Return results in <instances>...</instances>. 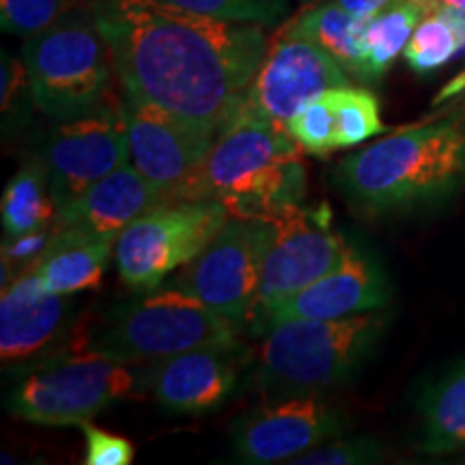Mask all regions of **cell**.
<instances>
[{
	"instance_id": "6da1fadb",
	"label": "cell",
	"mask_w": 465,
	"mask_h": 465,
	"mask_svg": "<svg viewBox=\"0 0 465 465\" xmlns=\"http://www.w3.org/2000/svg\"><path fill=\"white\" fill-rule=\"evenodd\" d=\"M95 22L125 97L216 134L246 106L270 48L263 25L162 0H102Z\"/></svg>"
},
{
	"instance_id": "7a4b0ae2",
	"label": "cell",
	"mask_w": 465,
	"mask_h": 465,
	"mask_svg": "<svg viewBox=\"0 0 465 465\" xmlns=\"http://www.w3.org/2000/svg\"><path fill=\"white\" fill-rule=\"evenodd\" d=\"M336 185L366 213H401L465 188V114L394 132L336 168Z\"/></svg>"
},
{
	"instance_id": "3957f363",
	"label": "cell",
	"mask_w": 465,
	"mask_h": 465,
	"mask_svg": "<svg viewBox=\"0 0 465 465\" xmlns=\"http://www.w3.org/2000/svg\"><path fill=\"white\" fill-rule=\"evenodd\" d=\"M306 196L302 147L287 125L243 106L171 201H220L231 216L265 218Z\"/></svg>"
},
{
	"instance_id": "277c9868",
	"label": "cell",
	"mask_w": 465,
	"mask_h": 465,
	"mask_svg": "<svg viewBox=\"0 0 465 465\" xmlns=\"http://www.w3.org/2000/svg\"><path fill=\"white\" fill-rule=\"evenodd\" d=\"M375 312L342 319H293L265 332L257 356L259 392L270 399L319 394L351 380L386 332Z\"/></svg>"
},
{
	"instance_id": "5b68a950",
	"label": "cell",
	"mask_w": 465,
	"mask_h": 465,
	"mask_svg": "<svg viewBox=\"0 0 465 465\" xmlns=\"http://www.w3.org/2000/svg\"><path fill=\"white\" fill-rule=\"evenodd\" d=\"M229 319L182 289L166 287L110 312L93 334L78 339L75 351H89L116 362H155L207 345L237 341Z\"/></svg>"
},
{
	"instance_id": "8992f818",
	"label": "cell",
	"mask_w": 465,
	"mask_h": 465,
	"mask_svg": "<svg viewBox=\"0 0 465 465\" xmlns=\"http://www.w3.org/2000/svg\"><path fill=\"white\" fill-rule=\"evenodd\" d=\"M22 61L33 104L50 119H78L104 108L113 56L95 17L67 11L45 31L26 37Z\"/></svg>"
},
{
	"instance_id": "52a82bcc",
	"label": "cell",
	"mask_w": 465,
	"mask_h": 465,
	"mask_svg": "<svg viewBox=\"0 0 465 465\" xmlns=\"http://www.w3.org/2000/svg\"><path fill=\"white\" fill-rule=\"evenodd\" d=\"M138 388L132 366L89 351L37 362L15 386L9 411L45 427H83Z\"/></svg>"
},
{
	"instance_id": "ba28073f",
	"label": "cell",
	"mask_w": 465,
	"mask_h": 465,
	"mask_svg": "<svg viewBox=\"0 0 465 465\" xmlns=\"http://www.w3.org/2000/svg\"><path fill=\"white\" fill-rule=\"evenodd\" d=\"M231 218L220 201H164L136 218L114 242L121 281L153 291L212 243Z\"/></svg>"
},
{
	"instance_id": "9c48e42d",
	"label": "cell",
	"mask_w": 465,
	"mask_h": 465,
	"mask_svg": "<svg viewBox=\"0 0 465 465\" xmlns=\"http://www.w3.org/2000/svg\"><path fill=\"white\" fill-rule=\"evenodd\" d=\"M270 224L263 218L231 216L212 243L168 282L243 330L257 304Z\"/></svg>"
},
{
	"instance_id": "30bf717a",
	"label": "cell",
	"mask_w": 465,
	"mask_h": 465,
	"mask_svg": "<svg viewBox=\"0 0 465 465\" xmlns=\"http://www.w3.org/2000/svg\"><path fill=\"white\" fill-rule=\"evenodd\" d=\"M263 220L270 224V243L265 250L257 304L248 325L254 334H265L272 312L284 300L332 272L351 250L345 237L325 226L328 218H323L319 209L308 212L295 205Z\"/></svg>"
},
{
	"instance_id": "8fae6325",
	"label": "cell",
	"mask_w": 465,
	"mask_h": 465,
	"mask_svg": "<svg viewBox=\"0 0 465 465\" xmlns=\"http://www.w3.org/2000/svg\"><path fill=\"white\" fill-rule=\"evenodd\" d=\"M130 158L124 106L63 121L50 134L44 151L50 194L56 209L65 207Z\"/></svg>"
},
{
	"instance_id": "7c38bea8",
	"label": "cell",
	"mask_w": 465,
	"mask_h": 465,
	"mask_svg": "<svg viewBox=\"0 0 465 465\" xmlns=\"http://www.w3.org/2000/svg\"><path fill=\"white\" fill-rule=\"evenodd\" d=\"M345 429L347 418L339 407L319 394H298L274 399L237 418L232 444L242 463H291Z\"/></svg>"
},
{
	"instance_id": "4fadbf2b",
	"label": "cell",
	"mask_w": 465,
	"mask_h": 465,
	"mask_svg": "<svg viewBox=\"0 0 465 465\" xmlns=\"http://www.w3.org/2000/svg\"><path fill=\"white\" fill-rule=\"evenodd\" d=\"M351 75L322 45L282 26L270 42L252 84L246 106L265 119L287 125L308 102L330 89L351 84Z\"/></svg>"
},
{
	"instance_id": "5bb4252c",
	"label": "cell",
	"mask_w": 465,
	"mask_h": 465,
	"mask_svg": "<svg viewBox=\"0 0 465 465\" xmlns=\"http://www.w3.org/2000/svg\"><path fill=\"white\" fill-rule=\"evenodd\" d=\"M121 106L132 164L160 190L162 199L171 201L199 168L218 134L130 97Z\"/></svg>"
},
{
	"instance_id": "9a60e30c",
	"label": "cell",
	"mask_w": 465,
	"mask_h": 465,
	"mask_svg": "<svg viewBox=\"0 0 465 465\" xmlns=\"http://www.w3.org/2000/svg\"><path fill=\"white\" fill-rule=\"evenodd\" d=\"M250 360L240 341L190 349L155 360L144 375V388L173 414H205L223 407L235 392Z\"/></svg>"
},
{
	"instance_id": "2e32d148",
	"label": "cell",
	"mask_w": 465,
	"mask_h": 465,
	"mask_svg": "<svg viewBox=\"0 0 465 465\" xmlns=\"http://www.w3.org/2000/svg\"><path fill=\"white\" fill-rule=\"evenodd\" d=\"M391 282L373 259L351 248L341 265L300 289L272 312L267 330L293 319H342L380 311L391 302Z\"/></svg>"
},
{
	"instance_id": "e0dca14e",
	"label": "cell",
	"mask_w": 465,
	"mask_h": 465,
	"mask_svg": "<svg viewBox=\"0 0 465 465\" xmlns=\"http://www.w3.org/2000/svg\"><path fill=\"white\" fill-rule=\"evenodd\" d=\"M164 203L160 190L134 164L116 168L65 207L56 209L52 229L86 240H114L134 220Z\"/></svg>"
},
{
	"instance_id": "ac0fdd59",
	"label": "cell",
	"mask_w": 465,
	"mask_h": 465,
	"mask_svg": "<svg viewBox=\"0 0 465 465\" xmlns=\"http://www.w3.org/2000/svg\"><path fill=\"white\" fill-rule=\"evenodd\" d=\"M67 295L52 293L33 267L3 289L0 300V358L5 369L42 362L67 323Z\"/></svg>"
},
{
	"instance_id": "d6986e66",
	"label": "cell",
	"mask_w": 465,
	"mask_h": 465,
	"mask_svg": "<svg viewBox=\"0 0 465 465\" xmlns=\"http://www.w3.org/2000/svg\"><path fill=\"white\" fill-rule=\"evenodd\" d=\"M114 254V240H86L52 229L45 252L31 265L52 293L72 295L95 289Z\"/></svg>"
},
{
	"instance_id": "ffe728a7",
	"label": "cell",
	"mask_w": 465,
	"mask_h": 465,
	"mask_svg": "<svg viewBox=\"0 0 465 465\" xmlns=\"http://www.w3.org/2000/svg\"><path fill=\"white\" fill-rule=\"evenodd\" d=\"M371 15H353L332 0L312 5L289 22L291 33L302 35L332 54L351 78L364 83L362 33Z\"/></svg>"
},
{
	"instance_id": "44dd1931",
	"label": "cell",
	"mask_w": 465,
	"mask_h": 465,
	"mask_svg": "<svg viewBox=\"0 0 465 465\" xmlns=\"http://www.w3.org/2000/svg\"><path fill=\"white\" fill-rule=\"evenodd\" d=\"M465 446V362L446 371L422 399V438L418 450L446 455Z\"/></svg>"
},
{
	"instance_id": "7402d4cb",
	"label": "cell",
	"mask_w": 465,
	"mask_h": 465,
	"mask_svg": "<svg viewBox=\"0 0 465 465\" xmlns=\"http://www.w3.org/2000/svg\"><path fill=\"white\" fill-rule=\"evenodd\" d=\"M0 216H3L5 237L28 235L52 226L56 205L50 194L44 160L25 162V166L11 177L3 192Z\"/></svg>"
},
{
	"instance_id": "603a6c76",
	"label": "cell",
	"mask_w": 465,
	"mask_h": 465,
	"mask_svg": "<svg viewBox=\"0 0 465 465\" xmlns=\"http://www.w3.org/2000/svg\"><path fill=\"white\" fill-rule=\"evenodd\" d=\"M429 14L414 0H397L371 15L362 33L364 83H377L403 54L411 33Z\"/></svg>"
},
{
	"instance_id": "cb8c5ba5",
	"label": "cell",
	"mask_w": 465,
	"mask_h": 465,
	"mask_svg": "<svg viewBox=\"0 0 465 465\" xmlns=\"http://www.w3.org/2000/svg\"><path fill=\"white\" fill-rule=\"evenodd\" d=\"M459 52V37L455 26L444 14L435 11L427 15L407 42L403 56L411 72L418 75H431L455 61Z\"/></svg>"
},
{
	"instance_id": "d4e9b609",
	"label": "cell",
	"mask_w": 465,
	"mask_h": 465,
	"mask_svg": "<svg viewBox=\"0 0 465 465\" xmlns=\"http://www.w3.org/2000/svg\"><path fill=\"white\" fill-rule=\"evenodd\" d=\"M334 102L336 121H339V149L358 147L377 134L386 132L375 93L349 84L334 89Z\"/></svg>"
},
{
	"instance_id": "484cf974",
	"label": "cell",
	"mask_w": 465,
	"mask_h": 465,
	"mask_svg": "<svg viewBox=\"0 0 465 465\" xmlns=\"http://www.w3.org/2000/svg\"><path fill=\"white\" fill-rule=\"evenodd\" d=\"M287 132L302 149L312 155H328L339 149V121H336L334 89L325 91L298 110L287 121Z\"/></svg>"
},
{
	"instance_id": "4316f807",
	"label": "cell",
	"mask_w": 465,
	"mask_h": 465,
	"mask_svg": "<svg viewBox=\"0 0 465 465\" xmlns=\"http://www.w3.org/2000/svg\"><path fill=\"white\" fill-rule=\"evenodd\" d=\"M162 3L220 17V20L254 22L263 26L278 25L289 7V0H162Z\"/></svg>"
},
{
	"instance_id": "83f0119b",
	"label": "cell",
	"mask_w": 465,
	"mask_h": 465,
	"mask_svg": "<svg viewBox=\"0 0 465 465\" xmlns=\"http://www.w3.org/2000/svg\"><path fill=\"white\" fill-rule=\"evenodd\" d=\"M67 14V0H0L3 31L31 37Z\"/></svg>"
},
{
	"instance_id": "f1b7e54d",
	"label": "cell",
	"mask_w": 465,
	"mask_h": 465,
	"mask_svg": "<svg viewBox=\"0 0 465 465\" xmlns=\"http://www.w3.org/2000/svg\"><path fill=\"white\" fill-rule=\"evenodd\" d=\"M381 444L373 438L336 440L332 444H319L304 455L293 459L298 465H362L377 463L381 459Z\"/></svg>"
},
{
	"instance_id": "f546056e",
	"label": "cell",
	"mask_w": 465,
	"mask_h": 465,
	"mask_svg": "<svg viewBox=\"0 0 465 465\" xmlns=\"http://www.w3.org/2000/svg\"><path fill=\"white\" fill-rule=\"evenodd\" d=\"M86 440V465H130L134 461V444L124 435H116L95 424H83Z\"/></svg>"
},
{
	"instance_id": "4dcf8cb0",
	"label": "cell",
	"mask_w": 465,
	"mask_h": 465,
	"mask_svg": "<svg viewBox=\"0 0 465 465\" xmlns=\"http://www.w3.org/2000/svg\"><path fill=\"white\" fill-rule=\"evenodd\" d=\"M52 240V226L42 231L28 232V235H17V237H5L3 242V278L7 276V272L20 270L26 272L35 261H37L48 248Z\"/></svg>"
},
{
	"instance_id": "1f68e13d",
	"label": "cell",
	"mask_w": 465,
	"mask_h": 465,
	"mask_svg": "<svg viewBox=\"0 0 465 465\" xmlns=\"http://www.w3.org/2000/svg\"><path fill=\"white\" fill-rule=\"evenodd\" d=\"M420 7L427 11L429 15L435 14L440 9H463L465 11V0H414Z\"/></svg>"
},
{
	"instance_id": "d6a6232c",
	"label": "cell",
	"mask_w": 465,
	"mask_h": 465,
	"mask_svg": "<svg viewBox=\"0 0 465 465\" xmlns=\"http://www.w3.org/2000/svg\"><path fill=\"white\" fill-rule=\"evenodd\" d=\"M302 3H306V5H312V3H317V0H302Z\"/></svg>"
}]
</instances>
